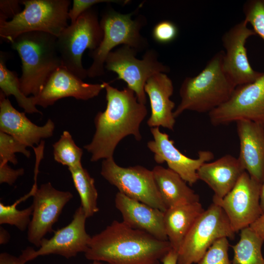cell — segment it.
<instances>
[{
	"instance_id": "d4e9b609",
	"label": "cell",
	"mask_w": 264,
	"mask_h": 264,
	"mask_svg": "<svg viewBox=\"0 0 264 264\" xmlns=\"http://www.w3.org/2000/svg\"><path fill=\"white\" fill-rule=\"evenodd\" d=\"M264 241L250 227L241 230L239 241L232 246L231 264H264L262 252Z\"/></svg>"
},
{
	"instance_id": "60d3db41",
	"label": "cell",
	"mask_w": 264,
	"mask_h": 264,
	"mask_svg": "<svg viewBox=\"0 0 264 264\" xmlns=\"http://www.w3.org/2000/svg\"><path fill=\"white\" fill-rule=\"evenodd\" d=\"M260 202L262 211L264 213V178L261 184L260 194Z\"/></svg>"
},
{
	"instance_id": "4dcf8cb0",
	"label": "cell",
	"mask_w": 264,
	"mask_h": 264,
	"mask_svg": "<svg viewBox=\"0 0 264 264\" xmlns=\"http://www.w3.org/2000/svg\"><path fill=\"white\" fill-rule=\"evenodd\" d=\"M244 21L264 42V0H248L242 6Z\"/></svg>"
},
{
	"instance_id": "484cf974",
	"label": "cell",
	"mask_w": 264,
	"mask_h": 264,
	"mask_svg": "<svg viewBox=\"0 0 264 264\" xmlns=\"http://www.w3.org/2000/svg\"><path fill=\"white\" fill-rule=\"evenodd\" d=\"M76 190L79 195L82 207L87 218L99 211L97 206L98 192L94 179L82 166L68 168Z\"/></svg>"
},
{
	"instance_id": "ac0fdd59",
	"label": "cell",
	"mask_w": 264,
	"mask_h": 264,
	"mask_svg": "<svg viewBox=\"0 0 264 264\" xmlns=\"http://www.w3.org/2000/svg\"><path fill=\"white\" fill-rule=\"evenodd\" d=\"M55 124L49 119L43 126L32 123L25 112L14 108L8 98L0 92V132L16 138L27 147L39 145L42 139L51 137Z\"/></svg>"
},
{
	"instance_id": "836d02e7",
	"label": "cell",
	"mask_w": 264,
	"mask_h": 264,
	"mask_svg": "<svg viewBox=\"0 0 264 264\" xmlns=\"http://www.w3.org/2000/svg\"><path fill=\"white\" fill-rule=\"evenodd\" d=\"M128 0L119 1L113 0H73L72 8L68 12L69 19L71 23H74L78 18L84 12L91 8L93 5L100 3H126Z\"/></svg>"
},
{
	"instance_id": "ab89813d",
	"label": "cell",
	"mask_w": 264,
	"mask_h": 264,
	"mask_svg": "<svg viewBox=\"0 0 264 264\" xmlns=\"http://www.w3.org/2000/svg\"><path fill=\"white\" fill-rule=\"evenodd\" d=\"M10 239V236L8 232L4 228L0 227V244H4L7 243Z\"/></svg>"
},
{
	"instance_id": "5bb4252c",
	"label": "cell",
	"mask_w": 264,
	"mask_h": 264,
	"mask_svg": "<svg viewBox=\"0 0 264 264\" xmlns=\"http://www.w3.org/2000/svg\"><path fill=\"white\" fill-rule=\"evenodd\" d=\"M87 219L80 206L68 225L54 231L51 238H44L37 250L28 247L22 251L20 256L27 262L41 256L55 254L69 259L79 253H85L91 239L86 230Z\"/></svg>"
},
{
	"instance_id": "7402d4cb",
	"label": "cell",
	"mask_w": 264,
	"mask_h": 264,
	"mask_svg": "<svg viewBox=\"0 0 264 264\" xmlns=\"http://www.w3.org/2000/svg\"><path fill=\"white\" fill-rule=\"evenodd\" d=\"M244 172L238 158L226 154L214 161L202 164L197 175L198 179L213 191L214 196L222 198L232 189Z\"/></svg>"
},
{
	"instance_id": "e575fe53",
	"label": "cell",
	"mask_w": 264,
	"mask_h": 264,
	"mask_svg": "<svg viewBox=\"0 0 264 264\" xmlns=\"http://www.w3.org/2000/svg\"><path fill=\"white\" fill-rule=\"evenodd\" d=\"M5 161H0V183L13 184L16 180L24 174L23 168L13 169Z\"/></svg>"
},
{
	"instance_id": "277c9868",
	"label": "cell",
	"mask_w": 264,
	"mask_h": 264,
	"mask_svg": "<svg viewBox=\"0 0 264 264\" xmlns=\"http://www.w3.org/2000/svg\"><path fill=\"white\" fill-rule=\"evenodd\" d=\"M11 44L21 60V89L26 96H36L53 72L62 66L57 37L45 32H30L20 35Z\"/></svg>"
},
{
	"instance_id": "7c38bea8",
	"label": "cell",
	"mask_w": 264,
	"mask_h": 264,
	"mask_svg": "<svg viewBox=\"0 0 264 264\" xmlns=\"http://www.w3.org/2000/svg\"><path fill=\"white\" fill-rule=\"evenodd\" d=\"M261 187V183L245 171L223 198L213 196V203L224 211L235 233L249 227L263 213L260 202Z\"/></svg>"
},
{
	"instance_id": "6da1fadb",
	"label": "cell",
	"mask_w": 264,
	"mask_h": 264,
	"mask_svg": "<svg viewBox=\"0 0 264 264\" xmlns=\"http://www.w3.org/2000/svg\"><path fill=\"white\" fill-rule=\"evenodd\" d=\"M105 89L106 109L96 114L94 134L90 143L84 146L90 154L91 162L112 158L117 145L127 136L133 135L140 141V125L148 112L145 105L138 101L129 88L119 90L109 83Z\"/></svg>"
},
{
	"instance_id": "74e56055",
	"label": "cell",
	"mask_w": 264,
	"mask_h": 264,
	"mask_svg": "<svg viewBox=\"0 0 264 264\" xmlns=\"http://www.w3.org/2000/svg\"><path fill=\"white\" fill-rule=\"evenodd\" d=\"M249 227L264 241V213H263Z\"/></svg>"
},
{
	"instance_id": "d590c367",
	"label": "cell",
	"mask_w": 264,
	"mask_h": 264,
	"mask_svg": "<svg viewBox=\"0 0 264 264\" xmlns=\"http://www.w3.org/2000/svg\"><path fill=\"white\" fill-rule=\"evenodd\" d=\"M20 0H1L0 1V22L13 19L22 11L20 6Z\"/></svg>"
},
{
	"instance_id": "f1b7e54d",
	"label": "cell",
	"mask_w": 264,
	"mask_h": 264,
	"mask_svg": "<svg viewBox=\"0 0 264 264\" xmlns=\"http://www.w3.org/2000/svg\"><path fill=\"white\" fill-rule=\"evenodd\" d=\"M28 196L19 199L11 205H4L0 202V224H8L16 226L21 231L28 228L31 221L33 207L30 206L23 210L17 209V205L22 199H26Z\"/></svg>"
},
{
	"instance_id": "cb8c5ba5",
	"label": "cell",
	"mask_w": 264,
	"mask_h": 264,
	"mask_svg": "<svg viewBox=\"0 0 264 264\" xmlns=\"http://www.w3.org/2000/svg\"><path fill=\"white\" fill-rule=\"evenodd\" d=\"M162 201L166 209L199 201V197L180 176L169 168L157 165L152 170Z\"/></svg>"
},
{
	"instance_id": "e0dca14e",
	"label": "cell",
	"mask_w": 264,
	"mask_h": 264,
	"mask_svg": "<svg viewBox=\"0 0 264 264\" xmlns=\"http://www.w3.org/2000/svg\"><path fill=\"white\" fill-rule=\"evenodd\" d=\"M108 84L84 82L62 66L51 75L39 94L33 96V101L36 106L46 108L66 97L86 101L97 96Z\"/></svg>"
},
{
	"instance_id": "4316f807",
	"label": "cell",
	"mask_w": 264,
	"mask_h": 264,
	"mask_svg": "<svg viewBox=\"0 0 264 264\" xmlns=\"http://www.w3.org/2000/svg\"><path fill=\"white\" fill-rule=\"evenodd\" d=\"M0 88L5 96H14L18 105L25 113H42L34 104L33 96H26L22 91L20 78L15 72L7 68L2 53L0 57Z\"/></svg>"
},
{
	"instance_id": "30bf717a",
	"label": "cell",
	"mask_w": 264,
	"mask_h": 264,
	"mask_svg": "<svg viewBox=\"0 0 264 264\" xmlns=\"http://www.w3.org/2000/svg\"><path fill=\"white\" fill-rule=\"evenodd\" d=\"M100 174L119 192L163 212L166 210L152 170L140 165L121 167L112 157L103 160Z\"/></svg>"
},
{
	"instance_id": "d6a6232c",
	"label": "cell",
	"mask_w": 264,
	"mask_h": 264,
	"mask_svg": "<svg viewBox=\"0 0 264 264\" xmlns=\"http://www.w3.org/2000/svg\"><path fill=\"white\" fill-rule=\"evenodd\" d=\"M178 34L176 25L170 21L158 22L154 26L152 36L154 41L160 44H167L174 41Z\"/></svg>"
},
{
	"instance_id": "ba28073f",
	"label": "cell",
	"mask_w": 264,
	"mask_h": 264,
	"mask_svg": "<svg viewBox=\"0 0 264 264\" xmlns=\"http://www.w3.org/2000/svg\"><path fill=\"white\" fill-rule=\"evenodd\" d=\"M138 52L127 46L121 45L111 51L105 61V68L117 75V79L125 82L127 88L135 93L138 101L146 104L145 85L148 79L159 73H168L170 68L158 60V54L154 49L146 50L141 59Z\"/></svg>"
},
{
	"instance_id": "83f0119b",
	"label": "cell",
	"mask_w": 264,
	"mask_h": 264,
	"mask_svg": "<svg viewBox=\"0 0 264 264\" xmlns=\"http://www.w3.org/2000/svg\"><path fill=\"white\" fill-rule=\"evenodd\" d=\"M52 146L53 157L58 163L67 166L68 168L82 166L83 151L75 144L69 132L64 131Z\"/></svg>"
},
{
	"instance_id": "8992f818",
	"label": "cell",
	"mask_w": 264,
	"mask_h": 264,
	"mask_svg": "<svg viewBox=\"0 0 264 264\" xmlns=\"http://www.w3.org/2000/svg\"><path fill=\"white\" fill-rule=\"evenodd\" d=\"M24 9L10 21L0 22V37L11 44L25 33L42 32L58 37L67 26L69 0H20Z\"/></svg>"
},
{
	"instance_id": "1f68e13d",
	"label": "cell",
	"mask_w": 264,
	"mask_h": 264,
	"mask_svg": "<svg viewBox=\"0 0 264 264\" xmlns=\"http://www.w3.org/2000/svg\"><path fill=\"white\" fill-rule=\"evenodd\" d=\"M229 246L227 238L217 240L210 246L198 264H231L228 253Z\"/></svg>"
},
{
	"instance_id": "2e32d148",
	"label": "cell",
	"mask_w": 264,
	"mask_h": 264,
	"mask_svg": "<svg viewBox=\"0 0 264 264\" xmlns=\"http://www.w3.org/2000/svg\"><path fill=\"white\" fill-rule=\"evenodd\" d=\"M150 131L153 140L148 141L147 145L154 153L156 163L166 162L169 169L179 175L189 185L196 183L198 180V170L202 164L214 158L213 153L209 151H199L197 158L188 157L175 146L174 141L158 127L151 128Z\"/></svg>"
},
{
	"instance_id": "3957f363",
	"label": "cell",
	"mask_w": 264,
	"mask_h": 264,
	"mask_svg": "<svg viewBox=\"0 0 264 264\" xmlns=\"http://www.w3.org/2000/svg\"><path fill=\"white\" fill-rule=\"evenodd\" d=\"M223 50L216 53L196 76L187 77L179 89L181 101L176 118L185 110L210 112L227 101L236 86L223 67Z\"/></svg>"
},
{
	"instance_id": "f35d334b",
	"label": "cell",
	"mask_w": 264,
	"mask_h": 264,
	"mask_svg": "<svg viewBox=\"0 0 264 264\" xmlns=\"http://www.w3.org/2000/svg\"><path fill=\"white\" fill-rule=\"evenodd\" d=\"M178 252L172 248L162 259V264H177Z\"/></svg>"
},
{
	"instance_id": "4fadbf2b",
	"label": "cell",
	"mask_w": 264,
	"mask_h": 264,
	"mask_svg": "<svg viewBox=\"0 0 264 264\" xmlns=\"http://www.w3.org/2000/svg\"><path fill=\"white\" fill-rule=\"evenodd\" d=\"M33 212L27 228L29 242L40 247L42 240L48 233L54 231L53 225L58 221L65 205L73 198L69 191L55 189L50 182L32 189Z\"/></svg>"
},
{
	"instance_id": "f546056e",
	"label": "cell",
	"mask_w": 264,
	"mask_h": 264,
	"mask_svg": "<svg viewBox=\"0 0 264 264\" xmlns=\"http://www.w3.org/2000/svg\"><path fill=\"white\" fill-rule=\"evenodd\" d=\"M27 146L14 137L0 132V161L16 165L18 161L15 154L21 153L26 157L31 156Z\"/></svg>"
},
{
	"instance_id": "5b68a950",
	"label": "cell",
	"mask_w": 264,
	"mask_h": 264,
	"mask_svg": "<svg viewBox=\"0 0 264 264\" xmlns=\"http://www.w3.org/2000/svg\"><path fill=\"white\" fill-rule=\"evenodd\" d=\"M135 12L123 14L110 8L103 14L100 21L103 37L99 46L89 52L93 61L87 69L88 77L95 78L105 74L107 57L118 45L129 46L138 52L148 49V41L140 32L147 24L146 18L139 15L132 19Z\"/></svg>"
},
{
	"instance_id": "b9f144b4",
	"label": "cell",
	"mask_w": 264,
	"mask_h": 264,
	"mask_svg": "<svg viewBox=\"0 0 264 264\" xmlns=\"http://www.w3.org/2000/svg\"><path fill=\"white\" fill-rule=\"evenodd\" d=\"M89 264H104L102 262L97 261H93L92 263Z\"/></svg>"
},
{
	"instance_id": "603a6c76",
	"label": "cell",
	"mask_w": 264,
	"mask_h": 264,
	"mask_svg": "<svg viewBox=\"0 0 264 264\" xmlns=\"http://www.w3.org/2000/svg\"><path fill=\"white\" fill-rule=\"evenodd\" d=\"M204 210L198 201L175 206L164 212L165 232L172 248L178 252L189 231Z\"/></svg>"
},
{
	"instance_id": "44dd1931",
	"label": "cell",
	"mask_w": 264,
	"mask_h": 264,
	"mask_svg": "<svg viewBox=\"0 0 264 264\" xmlns=\"http://www.w3.org/2000/svg\"><path fill=\"white\" fill-rule=\"evenodd\" d=\"M144 89L151 108L148 126L151 128L161 126L173 130L176 118L173 111L175 104L170 99L174 92L172 80L166 73L156 74L148 79Z\"/></svg>"
},
{
	"instance_id": "d6986e66",
	"label": "cell",
	"mask_w": 264,
	"mask_h": 264,
	"mask_svg": "<svg viewBox=\"0 0 264 264\" xmlns=\"http://www.w3.org/2000/svg\"><path fill=\"white\" fill-rule=\"evenodd\" d=\"M115 206L123 222L129 227L144 231L156 239L168 241L164 224V212L117 192Z\"/></svg>"
},
{
	"instance_id": "ffe728a7",
	"label": "cell",
	"mask_w": 264,
	"mask_h": 264,
	"mask_svg": "<svg viewBox=\"0 0 264 264\" xmlns=\"http://www.w3.org/2000/svg\"><path fill=\"white\" fill-rule=\"evenodd\" d=\"M240 140L238 157L243 168L254 179L262 184L264 178V127L254 122H236Z\"/></svg>"
},
{
	"instance_id": "8fae6325",
	"label": "cell",
	"mask_w": 264,
	"mask_h": 264,
	"mask_svg": "<svg viewBox=\"0 0 264 264\" xmlns=\"http://www.w3.org/2000/svg\"><path fill=\"white\" fill-rule=\"evenodd\" d=\"M208 114L215 126L246 120L264 127V72L253 82L237 86L229 100Z\"/></svg>"
},
{
	"instance_id": "52a82bcc",
	"label": "cell",
	"mask_w": 264,
	"mask_h": 264,
	"mask_svg": "<svg viewBox=\"0 0 264 264\" xmlns=\"http://www.w3.org/2000/svg\"><path fill=\"white\" fill-rule=\"evenodd\" d=\"M103 37L96 11L92 8L82 13L57 37L62 66L82 80L88 77L82 58L87 49L95 50Z\"/></svg>"
},
{
	"instance_id": "9c48e42d",
	"label": "cell",
	"mask_w": 264,
	"mask_h": 264,
	"mask_svg": "<svg viewBox=\"0 0 264 264\" xmlns=\"http://www.w3.org/2000/svg\"><path fill=\"white\" fill-rule=\"evenodd\" d=\"M235 232L223 209L213 203L198 218L178 251L177 264L198 263L217 240L233 239Z\"/></svg>"
},
{
	"instance_id": "7a4b0ae2",
	"label": "cell",
	"mask_w": 264,
	"mask_h": 264,
	"mask_svg": "<svg viewBox=\"0 0 264 264\" xmlns=\"http://www.w3.org/2000/svg\"><path fill=\"white\" fill-rule=\"evenodd\" d=\"M172 249L168 241L113 220L91 237L86 259L108 264H160Z\"/></svg>"
},
{
	"instance_id": "8d00e7d4",
	"label": "cell",
	"mask_w": 264,
	"mask_h": 264,
	"mask_svg": "<svg viewBox=\"0 0 264 264\" xmlns=\"http://www.w3.org/2000/svg\"><path fill=\"white\" fill-rule=\"evenodd\" d=\"M26 263L21 256L18 257L7 252L0 254V264H26Z\"/></svg>"
},
{
	"instance_id": "9a60e30c",
	"label": "cell",
	"mask_w": 264,
	"mask_h": 264,
	"mask_svg": "<svg viewBox=\"0 0 264 264\" xmlns=\"http://www.w3.org/2000/svg\"><path fill=\"white\" fill-rule=\"evenodd\" d=\"M247 25L243 20L221 37L224 48L223 69L236 87L253 82L264 73L254 70L249 62L245 44L249 38L256 34Z\"/></svg>"
}]
</instances>
